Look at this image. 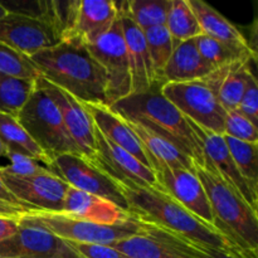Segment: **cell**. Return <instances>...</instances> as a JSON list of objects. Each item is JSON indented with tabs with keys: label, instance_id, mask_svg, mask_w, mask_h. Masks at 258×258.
Listing matches in <instances>:
<instances>
[{
	"label": "cell",
	"instance_id": "obj_5",
	"mask_svg": "<svg viewBox=\"0 0 258 258\" xmlns=\"http://www.w3.org/2000/svg\"><path fill=\"white\" fill-rule=\"evenodd\" d=\"M15 117L52 161L64 154L82 156L68 134L57 106L37 85Z\"/></svg>",
	"mask_w": 258,
	"mask_h": 258
},
{
	"label": "cell",
	"instance_id": "obj_42",
	"mask_svg": "<svg viewBox=\"0 0 258 258\" xmlns=\"http://www.w3.org/2000/svg\"><path fill=\"white\" fill-rule=\"evenodd\" d=\"M49 258H82V257L76 252L75 254H71V256H59V257H49Z\"/></svg>",
	"mask_w": 258,
	"mask_h": 258
},
{
	"label": "cell",
	"instance_id": "obj_21",
	"mask_svg": "<svg viewBox=\"0 0 258 258\" xmlns=\"http://www.w3.org/2000/svg\"><path fill=\"white\" fill-rule=\"evenodd\" d=\"M135 218V217H134ZM143 233L111 244L127 258H190L179 251L163 236L158 226L135 218Z\"/></svg>",
	"mask_w": 258,
	"mask_h": 258
},
{
	"label": "cell",
	"instance_id": "obj_25",
	"mask_svg": "<svg viewBox=\"0 0 258 258\" xmlns=\"http://www.w3.org/2000/svg\"><path fill=\"white\" fill-rule=\"evenodd\" d=\"M0 140L5 151L17 153L28 158L37 159L45 164L52 165L53 161L37 145L29 134L18 122L17 117L8 113H0Z\"/></svg>",
	"mask_w": 258,
	"mask_h": 258
},
{
	"label": "cell",
	"instance_id": "obj_41",
	"mask_svg": "<svg viewBox=\"0 0 258 258\" xmlns=\"http://www.w3.org/2000/svg\"><path fill=\"white\" fill-rule=\"evenodd\" d=\"M7 15H8L7 9H5V8L3 7L2 3H0V19H2V18H4V17H7Z\"/></svg>",
	"mask_w": 258,
	"mask_h": 258
},
{
	"label": "cell",
	"instance_id": "obj_22",
	"mask_svg": "<svg viewBox=\"0 0 258 258\" xmlns=\"http://www.w3.org/2000/svg\"><path fill=\"white\" fill-rule=\"evenodd\" d=\"M213 71L199 54L196 39H188L174 48L170 59L161 72L159 82L164 85L201 81Z\"/></svg>",
	"mask_w": 258,
	"mask_h": 258
},
{
	"label": "cell",
	"instance_id": "obj_18",
	"mask_svg": "<svg viewBox=\"0 0 258 258\" xmlns=\"http://www.w3.org/2000/svg\"><path fill=\"white\" fill-rule=\"evenodd\" d=\"M118 17L130 66L131 93L146 92L159 82L149 55L144 32L125 14L118 12Z\"/></svg>",
	"mask_w": 258,
	"mask_h": 258
},
{
	"label": "cell",
	"instance_id": "obj_29",
	"mask_svg": "<svg viewBox=\"0 0 258 258\" xmlns=\"http://www.w3.org/2000/svg\"><path fill=\"white\" fill-rule=\"evenodd\" d=\"M35 87V81L0 73V113L17 116Z\"/></svg>",
	"mask_w": 258,
	"mask_h": 258
},
{
	"label": "cell",
	"instance_id": "obj_2",
	"mask_svg": "<svg viewBox=\"0 0 258 258\" xmlns=\"http://www.w3.org/2000/svg\"><path fill=\"white\" fill-rule=\"evenodd\" d=\"M121 118L160 136L193 160L204 165L202 143L189 120L161 93V85L141 93H131L110 106Z\"/></svg>",
	"mask_w": 258,
	"mask_h": 258
},
{
	"label": "cell",
	"instance_id": "obj_40",
	"mask_svg": "<svg viewBox=\"0 0 258 258\" xmlns=\"http://www.w3.org/2000/svg\"><path fill=\"white\" fill-rule=\"evenodd\" d=\"M0 201L5 202V203L13 204V206H17V207H22V208L30 209V211H37V209L32 208V207H29V206H25V204H23L22 202L18 201V199L15 198V197L13 196L12 193H10L9 189H8L7 186H5V184H4V181H3L2 176H0Z\"/></svg>",
	"mask_w": 258,
	"mask_h": 258
},
{
	"label": "cell",
	"instance_id": "obj_11",
	"mask_svg": "<svg viewBox=\"0 0 258 258\" xmlns=\"http://www.w3.org/2000/svg\"><path fill=\"white\" fill-rule=\"evenodd\" d=\"M60 42L62 34L47 19L13 13L0 19V43L28 57Z\"/></svg>",
	"mask_w": 258,
	"mask_h": 258
},
{
	"label": "cell",
	"instance_id": "obj_1",
	"mask_svg": "<svg viewBox=\"0 0 258 258\" xmlns=\"http://www.w3.org/2000/svg\"><path fill=\"white\" fill-rule=\"evenodd\" d=\"M40 77L85 103L107 105V77L87 47L73 40L30 55Z\"/></svg>",
	"mask_w": 258,
	"mask_h": 258
},
{
	"label": "cell",
	"instance_id": "obj_26",
	"mask_svg": "<svg viewBox=\"0 0 258 258\" xmlns=\"http://www.w3.org/2000/svg\"><path fill=\"white\" fill-rule=\"evenodd\" d=\"M118 12L130 18L141 30L165 25L171 0H126L116 3Z\"/></svg>",
	"mask_w": 258,
	"mask_h": 258
},
{
	"label": "cell",
	"instance_id": "obj_13",
	"mask_svg": "<svg viewBox=\"0 0 258 258\" xmlns=\"http://www.w3.org/2000/svg\"><path fill=\"white\" fill-rule=\"evenodd\" d=\"M10 193L25 206L37 211L62 213L68 185L59 176L52 174L34 176H13L0 173Z\"/></svg>",
	"mask_w": 258,
	"mask_h": 258
},
{
	"label": "cell",
	"instance_id": "obj_19",
	"mask_svg": "<svg viewBox=\"0 0 258 258\" xmlns=\"http://www.w3.org/2000/svg\"><path fill=\"white\" fill-rule=\"evenodd\" d=\"M62 214L103 226L121 224L128 221L131 217L111 202L72 186L68 188L66 194Z\"/></svg>",
	"mask_w": 258,
	"mask_h": 258
},
{
	"label": "cell",
	"instance_id": "obj_7",
	"mask_svg": "<svg viewBox=\"0 0 258 258\" xmlns=\"http://www.w3.org/2000/svg\"><path fill=\"white\" fill-rule=\"evenodd\" d=\"M161 93L186 118L204 130L223 136L227 112L203 81L164 83Z\"/></svg>",
	"mask_w": 258,
	"mask_h": 258
},
{
	"label": "cell",
	"instance_id": "obj_17",
	"mask_svg": "<svg viewBox=\"0 0 258 258\" xmlns=\"http://www.w3.org/2000/svg\"><path fill=\"white\" fill-rule=\"evenodd\" d=\"M117 17V4L112 0H78L75 23L66 40L87 47L107 33Z\"/></svg>",
	"mask_w": 258,
	"mask_h": 258
},
{
	"label": "cell",
	"instance_id": "obj_37",
	"mask_svg": "<svg viewBox=\"0 0 258 258\" xmlns=\"http://www.w3.org/2000/svg\"><path fill=\"white\" fill-rule=\"evenodd\" d=\"M67 243L82 258H127L120 251L106 244L72 243V242H67Z\"/></svg>",
	"mask_w": 258,
	"mask_h": 258
},
{
	"label": "cell",
	"instance_id": "obj_39",
	"mask_svg": "<svg viewBox=\"0 0 258 258\" xmlns=\"http://www.w3.org/2000/svg\"><path fill=\"white\" fill-rule=\"evenodd\" d=\"M30 209L27 208H22V207H17L13 206V204L5 203V202L0 201V217H10V218H18L19 219L20 217L24 216V214L30 213Z\"/></svg>",
	"mask_w": 258,
	"mask_h": 258
},
{
	"label": "cell",
	"instance_id": "obj_23",
	"mask_svg": "<svg viewBox=\"0 0 258 258\" xmlns=\"http://www.w3.org/2000/svg\"><path fill=\"white\" fill-rule=\"evenodd\" d=\"M188 4L198 20L202 34L208 35L232 47L251 49L248 40L218 10L212 8L203 0H188Z\"/></svg>",
	"mask_w": 258,
	"mask_h": 258
},
{
	"label": "cell",
	"instance_id": "obj_6",
	"mask_svg": "<svg viewBox=\"0 0 258 258\" xmlns=\"http://www.w3.org/2000/svg\"><path fill=\"white\" fill-rule=\"evenodd\" d=\"M19 221L23 224L39 227L64 242H72V243L111 246L136 234L143 233L140 224L133 216L128 221L121 224L103 226V224L72 218L62 213L34 211L22 216Z\"/></svg>",
	"mask_w": 258,
	"mask_h": 258
},
{
	"label": "cell",
	"instance_id": "obj_35",
	"mask_svg": "<svg viewBox=\"0 0 258 258\" xmlns=\"http://www.w3.org/2000/svg\"><path fill=\"white\" fill-rule=\"evenodd\" d=\"M223 136L249 144H258V128L238 110L228 111L224 118Z\"/></svg>",
	"mask_w": 258,
	"mask_h": 258
},
{
	"label": "cell",
	"instance_id": "obj_8",
	"mask_svg": "<svg viewBox=\"0 0 258 258\" xmlns=\"http://www.w3.org/2000/svg\"><path fill=\"white\" fill-rule=\"evenodd\" d=\"M87 49L100 63L107 77L106 97L108 107L131 95L130 66L120 17H117L107 33L87 45Z\"/></svg>",
	"mask_w": 258,
	"mask_h": 258
},
{
	"label": "cell",
	"instance_id": "obj_3",
	"mask_svg": "<svg viewBox=\"0 0 258 258\" xmlns=\"http://www.w3.org/2000/svg\"><path fill=\"white\" fill-rule=\"evenodd\" d=\"M121 189L130 206V216L180 234L196 243L223 249L239 258H247L216 227L191 214L163 190L135 185L121 186Z\"/></svg>",
	"mask_w": 258,
	"mask_h": 258
},
{
	"label": "cell",
	"instance_id": "obj_24",
	"mask_svg": "<svg viewBox=\"0 0 258 258\" xmlns=\"http://www.w3.org/2000/svg\"><path fill=\"white\" fill-rule=\"evenodd\" d=\"M127 123L143 145L149 163H150V168L156 164V165L168 166V168L176 169V170H194L193 160L185 154L181 153L173 144L145 130L141 126L131 122Z\"/></svg>",
	"mask_w": 258,
	"mask_h": 258
},
{
	"label": "cell",
	"instance_id": "obj_36",
	"mask_svg": "<svg viewBox=\"0 0 258 258\" xmlns=\"http://www.w3.org/2000/svg\"><path fill=\"white\" fill-rule=\"evenodd\" d=\"M237 110L248 118L253 125L257 126L258 123V83L256 76L253 72L248 77L247 81L246 90H244L243 96L241 98V102Z\"/></svg>",
	"mask_w": 258,
	"mask_h": 258
},
{
	"label": "cell",
	"instance_id": "obj_15",
	"mask_svg": "<svg viewBox=\"0 0 258 258\" xmlns=\"http://www.w3.org/2000/svg\"><path fill=\"white\" fill-rule=\"evenodd\" d=\"M189 123H190L191 128H193L194 133L197 134V136H198L202 143L204 165L216 171L223 179V181H226V184H228L239 197L244 199V202L253 211L257 212L258 193L251 188V185L247 183L246 179L241 175L238 168H237L231 154H229L228 149H227L223 136L217 135V134L211 133L208 130H204V128H202L201 126H198L190 120H189Z\"/></svg>",
	"mask_w": 258,
	"mask_h": 258
},
{
	"label": "cell",
	"instance_id": "obj_10",
	"mask_svg": "<svg viewBox=\"0 0 258 258\" xmlns=\"http://www.w3.org/2000/svg\"><path fill=\"white\" fill-rule=\"evenodd\" d=\"M95 127V159L91 164L105 173L120 186H141L159 189L155 173L134 158L131 154L108 140L101 131Z\"/></svg>",
	"mask_w": 258,
	"mask_h": 258
},
{
	"label": "cell",
	"instance_id": "obj_32",
	"mask_svg": "<svg viewBox=\"0 0 258 258\" xmlns=\"http://www.w3.org/2000/svg\"><path fill=\"white\" fill-rule=\"evenodd\" d=\"M0 73L22 80L35 81L39 72L30 58L0 43Z\"/></svg>",
	"mask_w": 258,
	"mask_h": 258
},
{
	"label": "cell",
	"instance_id": "obj_27",
	"mask_svg": "<svg viewBox=\"0 0 258 258\" xmlns=\"http://www.w3.org/2000/svg\"><path fill=\"white\" fill-rule=\"evenodd\" d=\"M196 44L199 54L213 70L242 60L257 59V53L253 50L232 47L204 34L196 38Z\"/></svg>",
	"mask_w": 258,
	"mask_h": 258
},
{
	"label": "cell",
	"instance_id": "obj_28",
	"mask_svg": "<svg viewBox=\"0 0 258 258\" xmlns=\"http://www.w3.org/2000/svg\"><path fill=\"white\" fill-rule=\"evenodd\" d=\"M165 27L173 39L174 48L184 40L196 39L202 34L199 23L189 7L188 0H171Z\"/></svg>",
	"mask_w": 258,
	"mask_h": 258
},
{
	"label": "cell",
	"instance_id": "obj_4",
	"mask_svg": "<svg viewBox=\"0 0 258 258\" xmlns=\"http://www.w3.org/2000/svg\"><path fill=\"white\" fill-rule=\"evenodd\" d=\"M213 213V226L247 258H257L258 216L223 179L207 165H194Z\"/></svg>",
	"mask_w": 258,
	"mask_h": 258
},
{
	"label": "cell",
	"instance_id": "obj_14",
	"mask_svg": "<svg viewBox=\"0 0 258 258\" xmlns=\"http://www.w3.org/2000/svg\"><path fill=\"white\" fill-rule=\"evenodd\" d=\"M151 170L155 173L156 181L164 193L199 219L213 226V213L206 190L196 174V169L193 171L176 170L155 164L151 166Z\"/></svg>",
	"mask_w": 258,
	"mask_h": 258
},
{
	"label": "cell",
	"instance_id": "obj_9",
	"mask_svg": "<svg viewBox=\"0 0 258 258\" xmlns=\"http://www.w3.org/2000/svg\"><path fill=\"white\" fill-rule=\"evenodd\" d=\"M55 174L72 188L111 202L130 214L126 197L118 184L85 158L75 154L59 155L53 160Z\"/></svg>",
	"mask_w": 258,
	"mask_h": 258
},
{
	"label": "cell",
	"instance_id": "obj_16",
	"mask_svg": "<svg viewBox=\"0 0 258 258\" xmlns=\"http://www.w3.org/2000/svg\"><path fill=\"white\" fill-rule=\"evenodd\" d=\"M75 253L67 242L54 234L23 223L14 236L0 242V258H49Z\"/></svg>",
	"mask_w": 258,
	"mask_h": 258
},
{
	"label": "cell",
	"instance_id": "obj_31",
	"mask_svg": "<svg viewBox=\"0 0 258 258\" xmlns=\"http://www.w3.org/2000/svg\"><path fill=\"white\" fill-rule=\"evenodd\" d=\"M146 47H148L149 55L153 63L154 72L156 75V80L159 82L161 72L165 68L166 63L170 59L171 53L174 50L173 39H171L169 30L165 25L149 28L144 30ZM160 83V82H159Z\"/></svg>",
	"mask_w": 258,
	"mask_h": 258
},
{
	"label": "cell",
	"instance_id": "obj_33",
	"mask_svg": "<svg viewBox=\"0 0 258 258\" xmlns=\"http://www.w3.org/2000/svg\"><path fill=\"white\" fill-rule=\"evenodd\" d=\"M8 161L5 165L0 166V173L13 176H34L44 175V174H52L57 175L53 168V164H45L37 159L28 158V156L20 155L17 153L5 151L4 158Z\"/></svg>",
	"mask_w": 258,
	"mask_h": 258
},
{
	"label": "cell",
	"instance_id": "obj_43",
	"mask_svg": "<svg viewBox=\"0 0 258 258\" xmlns=\"http://www.w3.org/2000/svg\"><path fill=\"white\" fill-rule=\"evenodd\" d=\"M4 155H5V148H4V145H3L2 140H0V160L4 158Z\"/></svg>",
	"mask_w": 258,
	"mask_h": 258
},
{
	"label": "cell",
	"instance_id": "obj_34",
	"mask_svg": "<svg viewBox=\"0 0 258 258\" xmlns=\"http://www.w3.org/2000/svg\"><path fill=\"white\" fill-rule=\"evenodd\" d=\"M159 228H160L163 236L173 246H175L179 251L183 252L184 254H186V256L190 258H239L234 256V254L229 253V252L223 251V249L213 248V247L196 243V242H191L189 239L184 238L180 234H176L174 232L168 231V229L161 228V227H159Z\"/></svg>",
	"mask_w": 258,
	"mask_h": 258
},
{
	"label": "cell",
	"instance_id": "obj_30",
	"mask_svg": "<svg viewBox=\"0 0 258 258\" xmlns=\"http://www.w3.org/2000/svg\"><path fill=\"white\" fill-rule=\"evenodd\" d=\"M223 140L241 175L246 179L251 188L258 193V144L244 143L228 136H223Z\"/></svg>",
	"mask_w": 258,
	"mask_h": 258
},
{
	"label": "cell",
	"instance_id": "obj_38",
	"mask_svg": "<svg viewBox=\"0 0 258 258\" xmlns=\"http://www.w3.org/2000/svg\"><path fill=\"white\" fill-rule=\"evenodd\" d=\"M19 219L10 218V217H0V242L14 236L19 231Z\"/></svg>",
	"mask_w": 258,
	"mask_h": 258
},
{
	"label": "cell",
	"instance_id": "obj_20",
	"mask_svg": "<svg viewBox=\"0 0 258 258\" xmlns=\"http://www.w3.org/2000/svg\"><path fill=\"white\" fill-rule=\"evenodd\" d=\"M82 103L87 112L90 113L93 125L101 131L102 135H105L108 140L120 146L121 149L127 151L128 154H131L134 158L138 159L144 165L150 168V163H149L143 145L123 118H121L117 113L113 112L108 106L96 105V103Z\"/></svg>",
	"mask_w": 258,
	"mask_h": 258
},
{
	"label": "cell",
	"instance_id": "obj_12",
	"mask_svg": "<svg viewBox=\"0 0 258 258\" xmlns=\"http://www.w3.org/2000/svg\"><path fill=\"white\" fill-rule=\"evenodd\" d=\"M35 85L42 88L57 106L66 128L80 149L82 158L92 163L96 154L95 127L83 103L40 76L35 80Z\"/></svg>",
	"mask_w": 258,
	"mask_h": 258
}]
</instances>
